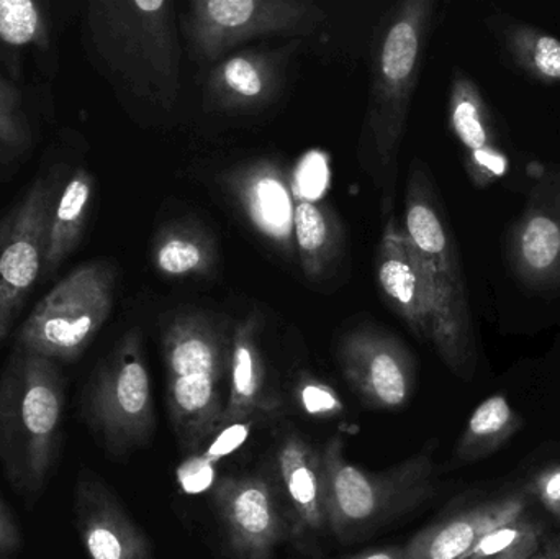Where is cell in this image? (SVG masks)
I'll use <instances>...</instances> for the list:
<instances>
[{"instance_id":"obj_36","label":"cell","mask_w":560,"mask_h":559,"mask_svg":"<svg viewBox=\"0 0 560 559\" xmlns=\"http://www.w3.org/2000/svg\"><path fill=\"white\" fill-rule=\"evenodd\" d=\"M13 222V210L10 213H7L5 217L0 219V248H2L3 243H5L7 235H9L10 229H12Z\"/></svg>"},{"instance_id":"obj_25","label":"cell","mask_w":560,"mask_h":559,"mask_svg":"<svg viewBox=\"0 0 560 559\" xmlns=\"http://www.w3.org/2000/svg\"><path fill=\"white\" fill-rule=\"evenodd\" d=\"M153 261L167 278L203 275L213 265V246L196 230L173 226L164 230L154 243Z\"/></svg>"},{"instance_id":"obj_23","label":"cell","mask_w":560,"mask_h":559,"mask_svg":"<svg viewBox=\"0 0 560 559\" xmlns=\"http://www.w3.org/2000/svg\"><path fill=\"white\" fill-rule=\"evenodd\" d=\"M450 124L466 153L500 148L492 112L479 85L463 71L454 72L451 82Z\"/></svg>"},{"instance_id":"obj_15","label":"cell","mask_w":560,"mask_h":559,"mask_svg":"<svg viewBox=\"0 0 560 559\" xmlns=\"http://www.w3.org/2000/svg\"><path fill=\"white\" fill-rule=\"evenodd\" d=\"M276 469L290 535L308 538L323 534L328 528V514L322 450L299 433H287L276 450Z\"/></svg>"},{"instance_id":"obj_33","label":"cell","mask_w":560,"mask_h":559,"mask_svg":"<svg viewBox=\"0 0 560 559\" xmlns=\"http://www.w3.org/2000/svg\"><path fill=\"white\" fill-rule=\"evenodd\" d=\"M22 545L19 525L5 502L0 499V559H10Z\"/></svg>"},{"instance_id":"obj_34","label":"cell","mask_w":560,"mask_h":559,"mask_svg":"<svg viewBox=\"0 0 560 559\" xmlns=\"http://www.w3.org/2000/svg\"><path fill=\"white\" fill-rule=\"evenodd\" d=\"M346 559H411L407 545L404 547L377 548V550L364 551L355 557Z\"/></svg>"},{"instance_id":"obj_10","label":"cell","mask_w":560,"mask_h":559,"mask_svg":"<svg viewBox=\"0 0 560 559\" xmlns=\"http://www.w3.org/2000/svg\"><path fill=\"white\" fill-rule=\"evenodd\" d=\"M213 504L238 559H272L290 535L282 494L275 478L265 473L220 479L213 489Z\"/></svg>"},{"instance_id":"obj_27","label":"cell","mask_w":560,"mask_h":559,"mask_svg":"<svg viewBox=\"0 0 560 559\" xmlns=\"http://www.w3.org/2000/svg\"><path fill=\"white\" fill-rule=\"evenodd\" d=\"M0 39L10 46H39L49 43L42 5L32 0H0Z\"/></svg>"},{"instance_id":"obj_17","label":"cell","mask_w":560,"mask_h":559,"mask_svg":"<svg viewBox=\"0 0 560 559\" xmlns=\"http://www.w3.org/2000/svg\"><path fill=\"white\" fill-rule=\"evenodd\" d=\"M526 504L525 496H509L434 522L408 541V554L411 559H467L493 528L523 517Z\"/></svg>"},{"instance_id":"obj_3","label":"cell","mask_w":560,"mask_h":559,"mask_svg":"<svg viewBox=\"0 0 560 559\" xmlns=\"http://www.w3.org/2000/svg\"><path fill=\"white\" fill-rule=\"evenodd\" d=\"M232 335L200 314L174 318L163 334L167 412L180 446L194 452L222 429Z\"/></svg>"},{"instance_id":"obj_31","label":"cell","mask_w":560,"mask_h":559,"mask_svg":"<svg viewBox=\"0 0 560 559\" xmlns=\"http://www.w3.org/2000/svg\"><path fill=\"white\" fill-rule=\"evenodd\" d=\"M299 397L303 410L310 416H335L342 409L335 391L318 381H303L299 386Z\"/></svg>"},{"instance_id":"obj_12","label":"cell","mask_w":560,"mask_h":559,"mask_svg":"<svg viewBox=\"0 0 560 559\" xmlns=\"http://www.w3.org/2000/svg\"><path fill=\"white\" fill-rule=\"evenodd\" d=\"M339 364L349 386L372 409H401L413 396V357L400 340L377 328L346 335L339 345Z\"/></svg>"},{"instance_id":"obj_14","label":"cell","mask_w":560,"mask_h":559,"mask_svg":"<svg viewBox=\"0 0 560 559\" xmlns=\"http://www.w3.org/2000/svg\"><path fill=\"white\" fill-rule=\"evenodd\" d=\"M377 281L395 314L420 340L430 341V279L404 226L394 220L387 223L378 243Z\"/></svg>"},{"instance_id":"obj_37","label":"cell","mask_w":560,"mask_h":559,"mask_svg":"<svg viewBox=\"0 0 560 559\" xmlns=\"http://www.w3.org/2000/svg\"><path fill=\"white\" fill-rule=\"evenodd\" d=\"M546 559H560V541H552L546 550Z\"/></svg>"},{"instance_id":"obj_32","label":"cell","mask_w":560,"mask_h":559,"mask_svg":"<svg viewBox=\"0 0 560 559\" xmlns=\"http://www.w3.org/2000/svg\"><path fill=\"white\" fill-rule=\"evenodd\" d=\"M529 489L545 505L546 511L560 517V465L548 466L539 471L529 485Z\"/></svg>"},{"instance_id":"obj_28","label":"cell","mask_w":560,"mask_h":559,"mask_svg":"<svg viewBox=\"0 0 560 559\" xmlns=\"http://www.w3.org/2000/svg\"><path fill=\"white\" fill-rule=\"evenodd\" d=\"M541 528L528 517L516 519L509 524L500 525L480 538L467 559H495L515 548L528 544H539Z\"/></svg>"},{"instance_id":"obj_9","label":"cell","mask_w":560,"mask_h":559,"mask_svg":"<svg viewBox=\"0 0 560 559\" xmlns=\"http://www.w3.org/2000/svg\"><path fill=\"white\" fill-rule=\"evenodd\" d=\"M61 187L58 171H49L33 180L13 209L12 229L0 248V341L9 335L30 289L42 276L49 219Z\"/></svg>"},{"instance_id":"obj_18","label":"cell","mask_w":560,"mask_h":559,"mask_svg":"<svg viewBox=\"0 0 560 559\" xmlns=\"http://www.w3.org/2000/svg\"><path fill=\"white\" fill-rule=\"evenodd\" d=\"M259 317L252 314L232 334L229 399L223 427L278 412L279 403L269 394L266 366L259 347Z\"/></svg>"},{"instance_id":"obj_30","label":"cell","mask_w":560,"mask_h":559,"mask_svg":"<svg viewBox=\"0 0 560 559\" xmlns=\"http://www.w3.org/2000/svg\"><path fill=\"white\" fill-rule=\"evenodd\" d=\"M510 161L505 151L500 148H487V150L466 153V170L474 186L489 187L490 184L505 176Z\"/></svg>"},{"instance_id":"obj_7","label":"cell","mask_w":560,"mask_h":559,"mask_svg":"<svg viewBox=\"0 0 560 559\" xmlns=\"http://www.w3.org/2000/svg\"><path fill=\"white\" fill-rule=\"evenodd\" d=\"M115 281L110 263L79 266L35 305L15 347L58 364L74 363L110 317Z\"/></svg>"},{"instance_id":"obj_11","label":"cell","mask_w":560,"mask_h":559,"mask_svg":"<svg viewBox=\"0 0 560 559\" xmlns=\"http://www.w3.org/2000/svg\"><path fill=\"white\" fill-rule=\"evenodd\" d=\"M516 281L536 294L560 289V164L536 183L505 238Z\"/></svg>"},{"instance_id":"obj_35","label":"cell","mask_w":560,"mask_h":559,"mask_svg":"<svg viewBox=\"0 0 560 559\" xmlns=\"http://www.w3.org/2000/svg\"><path fill=\"white\" fill-rule=\"evenodd\" d=\"M539 544L523 545V547L515 548V550L509 551V554L502 555V557L495 559H532L538 551Z\"/></svg>"},{"instance_id":"obj_8","label":"cell","mask_w":560,"mask_h":559,"mask_svg":"<svg viewBox=\"0 0 560 559\" xmlns=\"http://www.w3.org/2000/svg\"><path fill=\"white\" fill-rule=\"evenodd\" d=\"M323 20L308 0H196L187 33L197 55L217 59L259 36L308 35Z\"/></svg>"},{"instance_id":"obj_38","label":"cell","mask_w":560,"mask_h":559,"mask_svg":"<svg viewBox=\"0 0 560 559\" xmlns=\"http://www.w3.org/2000/svg\"><path fill=\"white\" fill-rule=\"evenodd\" d=\"M532 559H546V555H535Z\"/></svg>"},{"instance_id":"obj_20","label":"cell","mask_w":560,"mask_h":559,"mask_svg":"<svg viewBox=\"0 0 560 559\" xmlns=\"http://www.w3.org/2000/svg\"><path fill=\"white\" fill-rule=\"evenodd\" d=\"M94 187V177L82 167L72 171L62 183L49 219L42 276L52 275L81 243L91 216Z\"/></svg>"},{"instance_id":"obj_21","label":"cell","mask_w":560,"mask_h":559,"mask_svg":"<svg viewBox=\"0 0 560 559\" xmlns=\"http://www.w3.org/2000/svg\"><path fill=\"white\" fill-rule=\"evenodd\" d=\"M525 426L502 394H493L477 406L459 436L454 456L460 463H476L495 455Z\"/></svg>"},{"instance_id":"obj_22","label":"cell","mask_w":560,"mask_h":559,"mask_svg":"<svg viewBox=\"0 0 560 559\" xmlns=\"http://www.w3.org/2000/svg\"><path fill=\"white\" fill-rule=\"evenodd\" d=\"M510 61L535 81L560 85V39L538 26L506 20L497 28Z\"/></svg>"},{"instance_id":"obj_5","label":"cell","mask_w":560,"mask_h":559,"mask_svg":"<svg viewBox=\"0 0 560 559\" xmlns=\"http://www.w3.org/2000/svg\"><path fill=\"white\" fill-rule=\"evenodd\" d=\"M82 422L112 458L144 449L156 429L150 371L138 330L128 331L89 377Z\"/></svg>"},{"instance_id":"obj_24","label":"cell","mask_w":560,"mask_h":559,"mask_svg":"<svg viewBox=\"0 0 560 559\" xmlns=\"http://www.w3.org/2000/svg\"><path fill=\"white\" fill-rule=\"evenodd\" d=\"M243 200L253 222L266 235L280 243L287 242L292 230L293 207L275 171H255L246 180Z\"/></svg>"},{"instance_id":"obj_19","label":"cell","mask_w":560,"mask_h":559,"mask_svg":"<svg viewBox=\"0 0 560 559\" xmlns=\"http://www.w3.org/2000/svg\"><path fill=\"white\" fill-rule=\"evenodd\" d=\"M278 85V59L261 53H242L212 69L207 104L219 110H256L272 101Z\"/></svg>"},{"instance_id":"obj_29","label":"cell","mask_w":560,"mask_h":559,"mask_svg":"<svg viewBox=\"0 0 560 559\" xmlns=\"http://www.w3.org/2000/svg\"><path fill=\"white\" fill-rule=\"evenodd\" d=\"M32 141V128L19 91L0 78V147L23 150Z\"/></svg>"},{"instance_id":"obj_39","label":"cell","mask_w":560,"mask_h":559,"mask_svg":"<svg viewBox=\"0 0 560 559\" xmlns=\"http://www.w3.org/2000/svg\"><path fill=\"white\" fill-rule=\"evenodd\" d=\"M0 156H2V153H0Z\"/></svg>"},{"instance_id":"obj_6","label":"cell","mask_w":560,"mask_h":559,"mask_svg":"<svg viewBox=\"0 0 560 559\" xmlns=\"http://www.w3.org/2000/svg\"><path fill=\"white\" fill-rule=\"evenodd\" d=\"M434 10V0L398 3L375 53L369 125L375 153L384 167L395 160L400 148Z\"/></svg>"},{"instance_id":"obj_26","label":"cell","mask_w":560,"mask_h":559,"mask_svg":"<svg viewBox=\"0 0 560 559\" xmlns=\"http://www.w3.org/2000/svg\"><path fill=\"white\" fill-rule=\"evenodd\" d=\"M292 230L303 271L315 278L332 248L331 222L318 206L310 200H299L293 207Z\"/></svg>"},{"instance_id":"obj_4","label":"cell","mask_w":560,"mask_h":559,"mask_svg":"<svg viewBox=\"0 0 560 559\" xmlns=\"http://www.w3.org/2000/svg\"><path fill=\"white\" fill-rule=\"evenodd\" d=\"M328 531L351 541L410 514L436 494V466L430 452L381 473L346 459L345 440L335 435L322 449Z\"/></svg>"},{"instance_id":"obj_2","label":"cell","mask_w":560,"mask_h":559,"mask_svg":"<svg viewBox=\"0 0 560 559\" xmlns=\"http://www.w3.org/2000/svg\"><path fill=\"white\" fill-rule=\"evenodd\" d=\"M89 39L102 65L124 88L171 110L180 84V45L171 0H92Z\"/></svg>"},{"instance_id":"obj_16","label":"cell","mask_w":560,"mask_h":559,"mask_svg":"<svg viewBox=\"0 0 560 559\" xmlns=\"http://www.w3.org/2000/svg\"><path fill=\"white\" fill-rule=\"evenodd\" d=\"M404 229L431 275L466 288L456 242L421 167H415L408 183Z\"/></svg>"},{"instance_id":"obj_13","label":"cell","mask_w":560,"mask_h":559,"mask_svg":"<svg viewBox=\"0 0 560 559\" xmlns=\"http://www.w3.org/2000/svg\"><path fill=\"white\" fill-rule=\"evenodd\" d=\"M72 509L89 559H154L144 532L94 471L82 469L75 478Z\"/></svg>"},{"instance_id":"obj_1","label":"cell","mask_w":560,"mask_h":559,"mask_svg":"<svg viewBox=\"0 0 560 559\" xmlns=\"http://www.w3.org/2000/svg\"><path fill=\"white\" fill-rule=\"evenodd\" d=\"M61 364L16 348L0 373V465L16 494L35 499L58 468L65 439Z\"/></svg>"}]
</instances>
